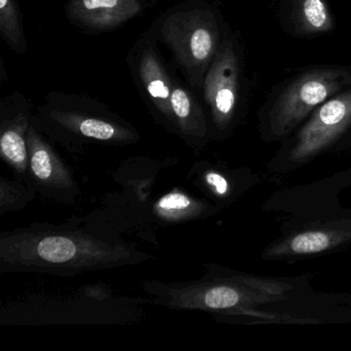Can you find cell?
<instances>
[{"mask_svg":"<svg viewBox=\"0 0 351 351\" xmlns=\"http://www.w3.org/2000/svg\"><path fill=\"white\" fill-rule=\"evenodd\" d=\"M147 258V254L131 246L110 243L65 228H25L3 233L0 237L3 272L75 275L138 264Z\"/></svg>","mask_w":351,"mask_h":351,"instance_id":"1","label":"cell"},{"mask_svg":"<svg viewBox=\"0 0 351 351\" xmlns=\"http://www.w3.org/2000/svg\"><path fill=\"white\" fill-rule=\"evenodd\" d=\"M351 87V67L317 66L281 84L263 108L266 133L287 136L318 106Z\"/></svg>","mask_w":351,"mask_h":351,"instance_id":"2","label":"cell"},{"mask_svg":"<svg viewBox=\"0 0 351 351\" xmlns=\"http://www.w3.org/2000/svg\"><path fill=\"white\" fill-rule=\"evenodd\" d=\"M147 291L165 305L182 309L247 310L285 298L291 289L289 283L256 277H232L215 281H198L182 285L149 283Z\"/></svg>","mask_w":351,"mask_h":351,"instance_id":"3","label":"cell"},{"mask_svg":"<svg viewBox=\"0 0 351 351\" xmlns=\"http://www.w3.org/2000/svg\"><path fill=\"white\" fill-rule=\"evenodd\" d=\"M163 36L182 67L199 83L221 44L215 16L210 11L178 12L164 24Z\"/></svg>","mask_w":351,"mask_h":351,"instance_id":"4","label":"cell"},{"mask_svg":"<svg viewBox=\"0 0 351 351\" xmlns=\"http://www.w3.org/2000/svg\"><path fill=\"white\" fill-rule=\"evenodd\" d=\"M204 79L205 101L219 130H226L235 120L241 96V66L235 43L225 40Z\"/></svg>","mask_w":351,"mask_h":351,"instance_id":"5","label":"cell"},{"mask_svg":"<svg viewBox=\"0 0 351 351\" xmlns=\"http://www.w3.org/2000/svg\"><path fill=\"white\" fill-rule=\"evenodd\" d=\"M351 128V87L318 106L298 132L289 158L302 162L328 149Z\"/></svg>","mask_w":351,"mask_h":351,"instance_id":"6","label":"cell"},{"mask_svg":"<svg viewBox=\"0 0 351 351\" xmlns=\"http://www.w3.org/2000/svg\"><path fill=\"white\" fill-rule=\"evenodd\" d=\"M29 156L28 184L44 196L64 204H73L81 195L73 172L47 143L34 125L27 133Z\"/></svg>","mask_w":351,"mask_h":351,"instance_id":"7","label":"cell"},{"mask_svg":"<svg viewBox=\"0 0 351 351\" xmlns=\"http://www.w3.org/2000/svg\"><path fill=\"white\" fill-rule=\"evenodd\" d=\"M51 119L55 128L60 129L66 137H75L77 141H96L112 145H125L136 141L137 134L128 127L106 118L81 114V112H54ZM65 137V138H66Z\"/></svg>","mask_w":351,"mask_h":351,"instance_id":"8","label":"cell"},{"mask_svg":"<svg viewBox=\"0 0 351 351\" xmlns=\"http://www.w3.org/2000/svg\"><path fill=\"white\" fill-rule=\"evenodd\" d=\"M279 9L283 28L291 36L315 38L335 28L326 0H280Z\"/></svg>","mask_w":351,"mask_h":351,"instance_id":"9","label":"cell"},{"mask_svg":"<svg viewBox=\"0 0 351 351\" xmlns=\"http://www.w3.org/2000/svg\"><path fill=\"white\" fill-rule=\"evenodd\" d=\"M141 11L138 0H75L71 16L92 29H110L132 19Z\"/></svg>","mask_w":351,"mask_h":351,"instance_id":"10","label":"cell"},{"mask_svg":"<svg viewBox=\"0 0 351 351\" xmlns=\"http://www.w3.org/2000/svg\"><path fill=\"white\" fill-rule=\"evenodd\" d=\"M29 127L25 114H19L15 118H8L7 120L3 119L0 136L1 158L15 172L17 180L27 184L29 178V156L27 147Z\"/></svg>","mask_w":351,"mask_h":351,"instance_id":"11","label":"cell"},{"mask_svg":"<svg viewBox=\"0 0 351 351\" xmlns=\"http://www.w3.org/2000/svg\"><path fill=\"white\" fill-rule=\"evenodd\" d=\"M139 77L145 91L151 97L152 101L160 112L166 118L172 120L171 92L173 84L166 73L161 61L158 58L155 51L147 49L139 62Z\"/></svg>","mask_w":351,"mask_h":351,"instance_id":"12","label":"cell"},{"mask_svg":"<svg viewBox=\"0 0 351 351\" xmlns=\"http://www.w3.org/2000/svg\"><path fill=\"white\" fill-rule=\"evenodd\" d=\"M349 238H350V233L341 231V230L303 232L277 246L270 254L274 256L317 254V252L330 250L332 246L346 241Z\"/></svg>","mask_w":351,"mask_h":351,"instance_id":"13","label":"cell"},{"mask_svg":"<svg viewBox=\"0 0 351 351\" xmlns=\"http://www.w3.org/2000/svg\"><path fill=\"white\" fill-rule=\"evenodd\" d=\"M170 104L173 112V122L184 134L196 138H202L206 135V122L202 110L184 88L173 87Z\"/></svg>","mask_w":351,"mask_h":351,"instance_id":"14","label":"cell"},{"mask_svg":"<svg viewBox=\"0 0 351 351\" xmlns=\"http://www.w3.org/2000/svg\"><path fill=\"white\" fill-rule=\"evenodd\" d=\"M157 215L162 219L182 221L195 219L206 210V204L195 200L182 192H171L164 195L156 204Z\"/></svg>","mask_w":351,"mask_h":351,"instance_id":"15","label":"cell"},{"mask_svg":"<svg viewBox=\"0 0 351 351\" xmlns=\"http://www.w3.org/2000/svg\"><path fill=\"white\" fill-rule=\"evenodd\" d=\"M0 30L8 44L16 52L25 50V40L14 0H0Z\"/></svg>","mask_w":351,"mask_h":351,"instance_id":"16","label":"cell"},{"mask_svg":"<svg viewBox=\"0 0 351 351\" xmlns=\"http://www.w3.org/2000/svg\"><path fill=\"white\" fill-rule=\"evenodd\" d=\"M25 182L17 180L16 182H5L1 178V213L22 208L36 194V190L32 186L25 188Z\"/></svg>","mask_w":351,"mask_h":351,"instance_id":"17","label":"cell"},{"mask_svg":"<svg viewBox=\"0 0 351 351\" xmlns=\"http://www.w3.org/2000/svg\"><path fill=\"white\" fill-rule=\"evenodd\" d=\"M203 182L207 189L215 193L217 196L223 197L229 192V184L221 174L215 171H208L203 176Z\"/></svg>","mask_w":351,"mask_h":351,"instance_id":"18","label":"cell"}]
</instances>
